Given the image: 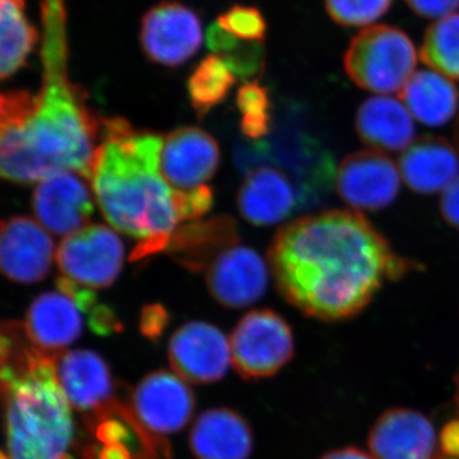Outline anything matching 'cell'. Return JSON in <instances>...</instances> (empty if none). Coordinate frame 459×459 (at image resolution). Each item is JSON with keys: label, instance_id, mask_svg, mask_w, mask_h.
Masks as SVG:
<instances>
[{"label": "cell", "instance_id": "cell-38", "mask_svg": "<svg viewBox=\"0 0 459 459\" xmlns=\"http://www.w3.org/2000/svg\"><path fill=\"white\" fill-rule=\"evenodd\" d=\"M455 147H457V150L459 152V115H458L457 122H455Z\"/></svg>", "mask_w": 459, "mask_h": 459}, {"label": "cell", "instance_id": "cell-20", "mask_svg": "<svg viewBox=\"0 0 459 459\" xmlns=\"http://www.w3.org/2000/svg\"><path fill=\"white\" fill-rule=\"evenodd\" d=\"M74 299L63 292H45L27 312V336L40 351L57 358L80 338L83 318Z\"/></svg>", "mask_w": 459, "mask_h": 459}, {"label": "cell", "instance_id": "cell-21", "mask_svg": "<svg viewBox=\"0 0 459 459\" xmlns=\"http://www.w3.org/2000/svg\"><path fill=\"white\" fill-rule=\"evenodd\" d=\"M402 179L419 195L444 192L459 177L457 147L435 135L413 142L400 159Z\"/></svg>", "mask_w": 459, "mask_h": 459}, {"label": "cell", "instance_id": "cell-36", "mask_svg": "<svg viewBox=\"0 0 459 459\" xmlns=\"http://www.w3.org/2000/svg\"><path fill=\"white\" fill-rule=\"evenodd\" d=\"M439 449L449 459H459V418L449 420L439 433Z\"/></svg>", "mask_w": 459, "mask_h": 459}, {"label": "cell", "instance_id": "cell-37", "mask_svg": "<svg viewBox=\"0 0 459 459\" xmlns=\"http://www.w3.org/2000/svg\"><path fill=\"white\" fill-rule=\"evenodd\" d=\"M319 459H374L370 453L362 451L358 446H344L325 453Z\"/></svg>", "mask_w": 459, "mask_h": 459}, {"label": "cell", "instance_id": "cell-9", "mask_svg": "<svg viewBox=\"0 0 459 459\" xmlns=\"http://www.w3.org/2000/svg\"><path fill=\"white\" fill-rule=\"evenodd\" d=\"M140 41L151 62L175 68L188 62L201 49V18L183 3L161 0L142 18Z\"/></svg>", "mask_w": 459, "mask_h": 459}, {"label": "cell", "instance_id": "cell-7", "mask_svg": "<svg viewBox=\"0 0 459 459\" xmlns=\"http://www.w3.org/2000/svg\"><path fill=\"white\" fill-rule=\"evenodd\" d=\"M231 360L238 376L259 380L276 376L294 358V333L280 314L252 310L230 336Z\"/></svg>", "mask_w": 459, "mask_h": 459}, {"label": "cell", "instance_id": "cell-24", "mask_svg": "<svg viewBox=\"0 0 459 459\" xmlns=\"http://www.w3.org/2000/svg\"><path fill=\"white\" fill-rule=\"evenodd\" d=\"M237 223L231 217L219 216L178 226L166 250L184 267L198 272L237 246Z\"/></svg>", "mask_w": 459, "mask_h": 459}, {"label": "cell", "instance_id": "cell-18", "mask_svg": "<svg viewBox=\"0 0 459 459\" xmlns=\"http://www.w3.org/2000/svg\"><path fill=\"white\" fill-rule=\"evenodd\" d=\"M57 382L72 409L98 412L110 403L113 377L107 361L90 350H74L57 356Z\"/></svg>", "mask_w": 459, "mask_h": 459}, {"label": "cell", "instance_id": "cell-32", "mask_svg": "<svg viewBox=\"0 0 459 459\" xmlns=\"http://www.w3.org/2000/svg\"><path fill=\"white\" fill-rule=\"evenodd\" d=\"M220 57L225 60L232 74L241 80L255 78L264 69L265 51L258 41L241 40L231 53Z\"/></svg>", "mask_w": 459, "mask_h": 459}, {"label": "cell", "instance_id": "cell-19", "mask_svg": "<svg viewBox=\"0 0 459 459\" xmlns=\"http://www.w3.org/2000/svg\"><path fill=\"white\" fill-rule=\"evenodd\" d=\"M300 204L294 181L286 172L261 166L247 175L238 190V207L247 222L271 226L282 222Z\"/></svg>", "mask_w": 459, "mask_h": 459}, {"label": "cell", "instance_id": "cell-16", "mask_svg": "<svg viewBox=\"0 0 459 459\" xmlns=\"http://www.w3.org/2000/svg\"><path fill=\"white\" fill-rule=\"evenodd\" d=\"M54 259V243L48 230L30 217H11L2 223V271L17 283L39 282L48 276Z\"/></svg>", "mask_w": 459, "mask_h": 459}, {"label": "cell", "instance_id": "cell-8", "mask_svg": "<svg viewBox=\"0 0 459 459\" xmlns=\"http://www.w3.org/2000/svg\"><path fill=\"white\" fill-rule=\"evenodd\" d=\"M56 262L62 276L89 289H107L119 276L124 244L113 229L89 225L66 237L57 247Z\"/></svg>", "mask_w": 459, "mask_h": 459}, {"label": "cell", "instance_id": "cell-12", "mask_svg": "<svg viewBox=\"0 0 459 459\" xmlns=\"http://www.w3.org/2000/svg\"><path fill=\"white\" fill-rule=\"evenodd\" d=\"M86 178L62 170L39 181L32 210L48 231L65 237L86 228L93 213V198Z\"/></svg>", "mask_w": 459, "mask_h": 459}, {"label": "cell", "instance_id": "cell-28", "mask_svg": "<svg viewBox=\"0 0 459 459\" xmlns=\"http://www.w3.org/2000/svg\"><path fill=\"white\" fill-rule=\"evenodd\" d=\"M420 57L434 72L459 81V13L440 18L429 27Z\"/></svg>", "mask_w": 459, "mask_h": 459}, {"label": "cell", "instance_id": "cell-2", "mask_svg": "<svg viewBox=\"0 0 459 459\" xmlns=\"http://www.w3.org/2000/svg\"><path fill=\"white\" fill-rule=\"evenodd\" d=\"M42 87L8 91L0 100V169L4 179L32 184L53 172L92 178L104 131L86 93L68 77L65 0H42Z\"/></svg>", "mask_w": 459, "mask_h": 459}, {"label": "cell", "instance_id": "cell-27", "mask_svg": "<svg viewBox=\"0 0 459 459\" xmlns=\"http://www.w3.org/2000/svg\"><path fill=\"white\" fill-rule=\"evenodd\" d=\"M237 82V75L219 56L204 57L190 74L188 95L192 107L199 117H204L228 98Z\"/></svg>", "mask_w": 459, "mask_h": 459}, {"label": "cell", "instance_id": "cell-5", "mask_svg": "<svg viewBox=\"0 0 459 459\" xmlns=\"http://www.w3.org/2000/svg\"><path fill=\"white\" fill-rule=\"evenodd\" d=\"M234 157L238 170L246 175L265 162L289 172L303 205L313 204L328 193L333 179L332 156L312 135L294 129H280L271 132L267 140L238 144Z\"/></svg>", "mask_w": 459, "mask_h": 459}, {"label": "cell", "instance_id": "cell-10", "mask_svg": "<svg viewBox=\"0 0 459 459\" xmlns=\"http://www.w3.org/2000/svg\"><path fill=\"white\" fill-rule=\"evenodd\" d=\"M401 171L379 151H359L344 157L336 170L338 195L353 210L388 207L401 188Z\"/></svg>", "mask_w": 459, "mask_h": 459}, {"label": "cell", "instance_id": "cell-34", "mask_svg": "<svg viewBox=\"0 0 459 459\" xmlns=\"http://www.w3.org/2000/svg\"><path fill=\"white\" fill-rule=\"evenodd\" d=\"M409 7L419 16L444 18L459 8V0H406Z\"/></svg>", "mask_w": 459, "mask_h": 459}, {"label": "cell", "instance_id": "cell-13", "mask_svg": "<svg viewBox=\"0 0 459 459\" xmlns=\"http://www.w3.org/2000/svg\"><path fill=\"white\" fill-rule=\"evenodd\" d=\"M133 413L142 427L155 434L186 428L195 412L192 389L177 374L159 370L141 380L132 397Z\"/></svg>", "mask_w": 459, "mask_h": 459}, {"label": "cell", "instance_id": "cell-29", "mask_svg": "<svg viewBox=\"0 0 459 459\" xmlns=\"http://www.w3.org/2000/svg\"><path fill=\"white\" fill-rule=\"evenodd\" d=\"M237 102L241 113V132L249 141H259L272 132L271 101L267 90L249 81L238 91Z\"/></svg>", "mask_w": 459, "mask_h": 459}, {"label": "cell", "instance_id": "cell-4", "mask_svg": "<svg viewBox=\"0 0 459 459\" xmlns=\"http://www.w3.org/2000/svg\"><path fill=\"white\" fill-rule=\"evenodd\" d=\"M56 358L40 351L25 325L2 328V391L8 459H72L71 404L56 370ZM7 459V458H4Z\"/></svg>", "mask_w": 459, "mask_h": 459}, {"label": "cell", "instance_id": "cell-26", "mask_svg": "<svg viewBox=\"0 0 459 459\" xmlns=\"http://www.w3.org/2000/svg\"><path fill=\"white\" fill-rule=\"evenodd\" d=\"M40 40L38 29L26 17V0H0V75L13 77L26 65Z\"/></svg>", "mask_w": 459, "mask_h": 459}, {"label": "cell", "instance_id": "cell-22", "mask_svg": "<svg viewBox=\"0 0 459 459\" xmlns=\"http://www.w3.org/2000/svg\"><path fill=\"white\" fill-rule=\"evenodd\" d=\"M190 449L197 459H247L253 451L252 428L237 411H205L193 425Z\"/></svg>", "mask_w": 459, "mask_h": 459}, {"label": "cell", "instance_id": "cell-14", "mask_svg": "<svg viewBox=\"0 0 459 459\" xmlns=\"http://www.w3.org/2000/svg\"><path fill=\"white\" fill-rule=\"evenodd\" d=\"M219 164V144L202 129L186 126L162 140L160 169L171 188L193 190L204 186Z\"/></svg>", "mask_w": 459, "mask_h": 459}, {"label": "cell", "instance_id": "cell-6", "mask_svg": "<svg viewBox=\"0 0 459 459\" xmlns=\"http://www.w3.org/2000/svg\"><path fill=\"white\" fill-rule=\"evenodd\" d=\"M416 63L418 53L409 36L388 25L362 30L343 57L344 69L353 82L379 95L401 92L415 74Z\"/></svg>", "mask_w": 459, "mask_h": 459}, {"label": "cell", "instance_id": "cell-23", "mask_svg": "<svg viewBox=\"0 0 459 459\" xmlns=\"http://www.w3.org/2000/svg\"><path fill=\"white\" fill-rule=\"evenodd\" d=\"M356 131L367 146L383 153L406 151L415 140L412 115L403 102L385 95L362 102Z\"/></svg>", "mask_w": 459, "mask_h": 459}, {"label": "cell", "instance_id": "cell-15", "mask_svg": "<svg viewBox=\"0 0 459 459\" xmlns=\"http://www.w3.org/2000/svg\"><path fill=\"white\" fill-rule=\"evenodd\" d=\"M368 446L374 459H433L437 433L424 413L394 407L376 420Z\"/></svg>", "mask_w": 459, "mask_h": 459}, {"label": "cell", "instance_id": "cell-11", "mask_svg": "<svg viewBox=\"0 0 459 459\" xmlns=\"http://www.w3.org/2000/svg\"><path fill=\"white\" fill-rule=\"evenodd\" d=\"M169 361L175 374L186 383L217 382L232 364L230 341L212 325L190 322L172 334Z\"/></svg>", "mask_w": 459, "mask_h": 459}, {"label": "cell", "instance_id": "cell-1", "mask_svg": "<svg viewBox=\"0 0 459 459\" xmlns=\"http://www.w3.org/2000/svg\"><path fill=\"white\" fill-rule=\"evenodd\" d=\"M270 267L292 307L322 322L359 316L388 281L415 267L355 211L300 217L277 232Z\"/></svg>", "mask_w": 459, "mask_h": 459}, {"label": "cell", "instance_id": "cell-17", "mask_svg": "<svg viewBox=\"0 0 459 459\" xmlns=\"http://www.w3.org/2000/svg\"><path fill=\"white\" fill-rule=\"evenodd\" d=\"M207 285L223 307L240 309L264 295L268 267L252 247L234 246L214 259L208 270Z\"/></svg>", "mask_w": 459, "mask_h": 459}, {"label": "cell", "instance_id": "cell-3", "mask_svg": "<svg viewBox=\"0 0 459 459\" xmlns=\"http://www.w3.org/2000/svg\"><path fill=\"white\" fill-rule=\"evenodd\" d=\"M162 140L138 132L122 117L105 120L92 169V189L105 219L134 238L132 261L168 249L179 226L177 189L160 169Z\"/></svg>", "mask_w": 459, "mask_h": 459}, {"label": "cell", "instance_id": "cell-30", "mask_svg": "<svg viewBox=\"0 0 459 459\" xmlns=\"http://www.w3.org/2000/svg\"><path fill=\"white\" fill-rule=\"evenodd\" d=\"M394 0H325L329 16L338 25L367 26L385 16Z\"/></svg>", "mask_w": 459, "mask_h": 459}, {"label": "cell", "instance_id": "cell-25", "mask_svg": "<svg viewBox=\"0 0 459 459\" xmlns=\"http://www.w3.org/2000/svg\"><path fill=\"white\" fill-rule=\"evenodd\" d=\"M400 98L413 119L429 126H446L459 107L455 84L434 71L415 72L402 89Z\"/></svg>", "mask_w": 459, "mask_h": 459}, {"label": "cell", "instance_id": "cell-31", "mask_svg": "<svg viewBox=\"0 0 459 459\" xmlns=\"http://www.w3.org/2000/svg\"><path fill=\"white\" fill-rule=\"evenodd\" d=\"M219 25L226 31L244 41L264 40L267 23L258 8L249 5H234L217 18Z\"/></svg>", "mask_w": 459, "mask_h": 459}, {"label": "cell", "instance_id": "cell-35", "mask_svg": "<svg viewBox=\"0 0 459 459\" xmlns=\"http://www.w3.org/2000/svg\"><path fill=\"white\" fill-rule=\"evenodd\" d=\"M440 213L452 228L459 230V177L443 192Z\"/></svg>", "mask_w": 459, "mask_h": 459}, {"label": "cell", "instance_id": "cell-33", "mask_svg": "<svg viewBox=\"0 0 459 459\" xmlns=\"http://www.w3.org/2000/svg\"><path fill=\"white\" fill-rule=\"evenodd\" d=\"M169 323V314L162 305H147L142 309L140 327L142 334L150 340H157L164 333Z\"/></svg>", "mask_w": 459, "mask_h": 459}]
</instances>
